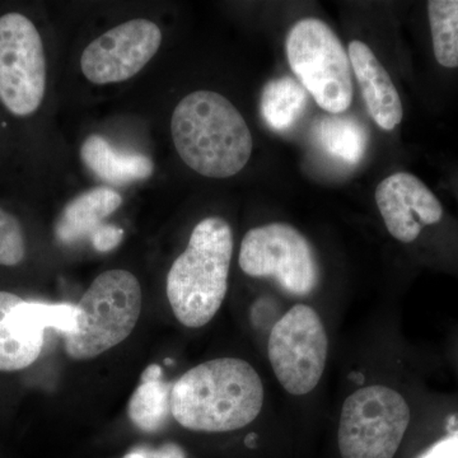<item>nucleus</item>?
I'll list each match as a JSON object with an SVG mask.
<instances>
[{"instance_id":"17","label":"nucleus","mask_w":458,"mask_h":458,"mask_svg":"<svg viewBox=\"0 0 458 458\" xmlns=\"http://www.w3.org/2000/svg\"><path fill=\"white\" fill-rule=\"evenodd\" d=\"M309 95L302 84L292 77L270 81L262 90L261 114L271 131H289L302 116Z\"/></svg>"},{"instance_id":"6","label":"nucleus","mask_w":458,"mask_h":458,"mask_svg":"<svg viewBox=\"0 0 458 458\" xmlns=\"http://www.w3.org/2000/svg\"><path fill=\"white\" fill-rule=\"evenodd\" d=\"M410 424V408L387 386L361 387L345 401L337 443L342 458H394Z\"/></svg>"},{"instance_id":"15","label":"nucleus","mask_w":458,"mask_h":458,"mask_svg":"<svg viewBox=\"0 0 458 458\" xmlns=\"http://www.w3.org/2000/svg\"><path fill=\"white\" fill-rule=\"evenodd\" d=\"M22 301L0 291V372L25 369L41 355L44 334L23 330L12 318V311Z\"/></svg>"},{"instance_id":"22","label":"nucleus","mask_w":458,"mask_h":458,"mask_svg":"<svg viewBox=\"0 0 458 458\" xmlns=\"http://www.w3.org/2000/svg\"><path fill=\"white\" fill-rule=\"evenodd\" d=\"M123 231L113 225H105L90 238V243L99 252H107L116 249L123 241Z\"/></svg>"},{"instance_id":"21","label":"nucleus","mask_w":458,"mask_h":458,"mask_svg":"<svg viewBox=\"0 0 458 458\" xmlns=\"http://www.w3.org/2000/svg\"><path fill=\"white\" fill-rule=\"evenodd\" d=\"M26 240L16 216L0 208V265L17 267L25 260Z\"/></svg>"},{"instance_id":"1","label":"nucleus","mask_w":458,"mask_h":458,"mask_svg":"<svg viewBox=\"0 0 458 458\" xmlns=\"http://www.w3.org/2000/svg\"><path fill=\"white\" fill-rule=\"evenodd\" d=\"M264 399L261 377L249 361L218 358L199 364L174 382L171 412L192 432H233L259 417Z\"/></svg>"},{"instance_id":"18","label":"nucleus","mask_w":458,"mask_h":458,"mask_svg":"<svg viewBox=\"0 0 458 458\" xmlns=\"http://www.w3.org/2000/svg\"><path fill=\"white\" fill-rule=\"evenodd\" d=\"M318 140L328 156L345 165H358L366 155V129L352 116L330 114L319 120Z\"/></svg>"},{"instance_id":"4","label":"nucleus","mask_w":458,"mask_h":458,"mask_svg":"<svg viewBox=\"0 0 458 458\" xmlns=\"http://www.w3.org/2000/svg\"><path fill=\"white\" fill-rule=\"evenodd\" d=\"M140 280L128 270H108L93 280L75 304L77 331L66 334V355L89 360L128 339L141 313Z\"/></svg>"},{"instance_id":"8","label":"nucleus","mask_w":458,"mask_h":458,"mask_svg":"<svg viewBox=\"0 0 458 458\" xmlns=\"http://www.w3.org/2000/svg\"><path fill=\"white\" fill-rule=\"evenodd\" d=\"M327 328L315 309L295 304L274 325L267 355L286 393L303 396L315 390L327 369Z\"/></svg>"},{"instance_id":"14","label":"nucleus","mask_w":458,"mask_h":458,"mask_svg":"<svg viewBox=\"0 0 458 458\" xmlns=\"http://www.w3.org/2000/svg\"><path fill=\"white\" fill-rule=\"evenodd\" d=\"M81 157L93 174L114 185L147 180L153 174V162L147 156L114 149L99 135L87 138L81 148Z\"/></svg>"},{"instance_id":"20","label":"nucleus","mask_w":458,"mask_h":458,"mask_svg":"<svg viewBox=\"0 0 458 458\" xmlns=\"http://www.w3.org/2000/svg\"><path fill=\"white\" fill-rule=\"evenodd\" d=\"M12 318L18 327L32 333L45 334V328L66 334L74 333L78 327V310L74 304H47L40 302H22L14 307Z\"/></svg>"},{"instance_id":"7","label":"nucleus","mask_w":458,"mask_h":458,"mask_svg":"<svg viewBox=\"0 0 458 458\" xmlns=\"http://www.w3.org/2000/svg\"><path fill=\"white\" fill-rule=\"evenodd\" d=\"M238 262L246 276L274 279L294 297H307L318 285V262L311 243L286 223H270L247 232Z\"/></svg>"},{"instance_id":"13","label":"nucleus","mask_w":458,"mask_h":458,"mask_svg":"<svg viewBox=\"0 0 458 458\" xmlns=\"http://www.w3.org/2000/svg\"><path fill=\"white\" fill-rule=\"evenodd\" d=\"M123 199L110 188H98L83 192L66 205L56 225V237L60 242L71 243L92 238L104 227L107 216L116 212Z\"/></svg>"},{"instance_id":"16","label":"nucleus","mask_w":458,"mask_h":458,"mask_svg":"<svg viewBox=\"0 0 458 458\" xmlns=\"http://www.w3.org/2000/svg\"><path fill=\"white\" fill-rule=\"evenodd\" d=\"M172 385L162 379V369L150 364L141 375L140 385L129 403L132 423L147 432H155L164 426L171 412Z\"/></svg>"},{"instance_id":"2","label":"nucleus","mask_w":458,"mask_h":458,"mask_svg":"<svg viewBox=\"0 0 458 458\" xmlns=\"http://www.w3.org/2000/svg\"><path fill=\"white\" fill-rule=\"evenodd\" d=\"M171 134L181 159L210 179L237 174L254 148L242 114L212 90H197L181 99L172 114Z\"/></svg>"},{"instance_id":"24","label":"nucleus","mask_w":458,"mask_h":458,"mask_svg":"<svg viewBox=\"0 0 458 458\" xmlns=\"http://www.w3.org/2000/svg\"><path fill=\"white\" fill-rule=\"evenodd\" d=\"M183 452L177 445H167L161 450H148V448H135L125 454L123 458H183Z\"/></svg>"},{"instance_id":"11","label":"nucleus","mask_w":458,"mask_h":458,"mask_svg":"<svg viewBox=\"0 0 458 458\" xmlns=\"http://www.w3.org/2000/svg\"><path fill=\"white\" fill-rule=\"evenodd\" d=\"M376 203L388 233L403 243H411L427 225L443 216L442 204L426 183L408 172L386 177L376 189Z\"/></svg>"},{"instance_id":"5","label":"nucleus","mask_w":458,"mask_h":458,"mask_svg":"<svg viewBox=\"0 0 458 458\" xmlns=\"http://www.w3.org/2000/svg\"><path fill=\"white\" fill-rule=\"evenodd\" d=\"M286 57L298 82L322 110L345 113L352 101L349 55L335 32L318 18L295 23L285 42Z\"/></svg>"},{"instance_id":"10","label":"nucleus","mask_w":458,"mask_h":458,"mask_svg":"<svg viewBox=\"0 0 458 458\" xmlns=\"http://www.w3.org/2000/svg\"><path fill=\"white\" fill-rule=\"evenodd\" d=\"M161 44L156 23L141 18L129 21L90 42L81 57V68L89 82H123L140 73Z\"/></svg>"},{"instance_id":"19","label":"nucleus","mask_w":458,"mask_h":458,"mask_svg":"<svg viewBox=\"0 0 458 458\" xmlns=\"http://www.w3.org/2000/svg\"><path fill=\"white\" fill-rule=\"evenodd\" d=\"M428 17L437 62L458 68V0H430Z\"/></svg>"},{"instance_id":"9","label":"nucleus","mask_w":458,"mask_h":458,"mask_svg":"<svg viewBox=\"0 0 458 458\" xmlns=\"http://www.w3.org/2000/svg\"><path fill=\"white\" fill-rule=\"evenodd\" d=\"M47 90V57L40 33L21 13L0 17V102L14 116L38 110Z\"/></svg>"},{"instance_id":"3","label":"nucleus","mask_w":458,"mask_h":458,"mask_svg":"<svg viewBox=\"0 0 458 458\" xmlns=\"http://www.w3.org/2000/svg\"><path fill=\"white\" fill-rule=\"evenodd\" d=\"M232 255L233 234L225 219L210 216L199 223L167 276L168 302L183 327H203L221 310Z\"/></svg>"},{"instance_id":"12","label":"nucleus","mask_w":458,"mask_h":458,"mask_svg":"<svg viewBox=\"0 0 458 458\" xmlns=\"http://www.w3.org/2000/svg\"><path fill=\"white\" fill-rule=\"evenodd\" d=\"M348 51L370 117L382 131H394L403 122V108L390 74L364 42L352 41Z\"/></svg>"},{"instance_id":"23","label":"nucleus","mask_w":458,"mask_h":458,"mask_svg":"<svg viewBox=\"0 0 458 458\" xmlns=\"http://www.w3.org/2000/svg\"><path fill=\"white\" fill-rule=\"evenodd\" d=\"M417 458H458V432L439 439Z\"/></svg>"}]
</instances>
